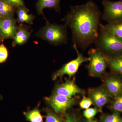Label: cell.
I'll return each instance as SVG.
<instances>
[{"label":"cell","instance_id":"obj_1","mask_svg":"<svg viewBox=\"0 0 122 122\" xmlns=\"http://www.w3.org/2000/svg\"><path fill=\"white\" fill-rule=\"evenodd\" d=\"M101 16L98 7L92 0L70 7L62 20L72 31L73 45L85 50L96 43Z\"/></svg>","mask_w":122,"mask_h":122},{"label":"cell","instance_id":"obj_2","mask_svg":"<svg viewBox=\"0 0 122 122\" xmlns=\"http://www.w3.org/2000/svg\"><path fill=\"white\" fill-rule=\"evenodd\" d=\"M95 44L96 48L109 58L122 56V39L107 33L100 25L98 36Z\"/></svg>","mask_w":122,"mask_h":122},{"label":"cell","instance_id":"obj_3","mask_svg":"<svg viewBox=\"0 0 122 122\" xmlns=\"http://www.w3.org/2000/svg\"><path fill=\"white\" fill-rule=\"evenodd\" d=\"M66 25L51 24L48 21L37 33V37L44 39L54 46L67 43L68 33Z\"/></svg>","mask_w":122,"mask_h":122},{"label":"cell","instance_id":"obj_4","mask_svg":"<svg viewBox=\"0 0 122 122\" xmlns=\"http://www.w3.org/2000/svg\"><path fill=\"white\" fill-rule=\"evenodd\" d=\"M89 64L87 65L90 76L99 77L102 76L108 67V58L97 48H91L88 52Z\"/></svg>","mask_w":122,"mask_h":122},{"label":"cell","instance_id":"obj_5","mask_svg":"<svg viewBox=\"0 0 122 122\" xmlns=\"http://www.w3.org/2000/svg\"><path fill=\"white\" fill-rule=\"evenodd\" d=\"M73 46L77 54V58L66 63L61 69L55 72L52 76L53 80H55L64 75H68L70 77H73L76 74L81 65L84 62L89 61V57L84 56L80 53L76 46L73 45Z\"/></svg>","mask_w":122,"mask_h":122},{"label":"cell","instance_id":"obj_6","mask_svg":"<svg viewBox=\"0 0 122 122\" xmlns=\"http://www.w3.org/2000/svg\"><path fill=\"white\" fill-rule=\"evenodd\" d=\"M46 101L56 113L66 115V111L77 102L76 98L53 94L45 98Z\"/></svg>","mask_w":122,"mask_h":122},{"label":"cell","instance_id":"obj_7","mask_svg":"<svg viewBox=\"0 0 122 122\" xmlns=\"http://www.w3.org/2000/svg\"><path fill=\"white\" fill-rule=\"evenodd\" d=\"M102 3L104 8L102 20L108 23L122 21V0H102Z\"/></svg>","mask_w":122,"mask_h":122},{"label":"cell","instance_id":"obj_8","mask_svg":"<svg viewBox=\"0 0 122 122\" xmlns=\"http://www.w3.org/2000/svg\"><path fill=\"white\" fill-rule=\"evenodd\" d=\"M88 95L92 100L93 105L100 112L102 111L105 105L110 103L112 101V98L103 85L90 89L88 91Z\"/></svg>","mask_w":122,"mask_h":122},{"label":"cell","instance_id":"obj_9","mask_svg":"<svg viewBox=\"0 0 122 122\" xmlns=\"http://www.w3.org/2000/svg\"><path fill=\"white\" fill-rule=\"evenodd\" d=\"M104 86L112 99L122 94V75L111 72L103 80Z\"/></svg>","mask_w":122,"mask_h":122},{"label":"cell","instance_id":"obj_10","mask_svg":"<svg viewBox=\"0 0 122 122\" xmlns=\"http://www.w3.org/2000/svg\"><path fill=\"white\" fill-rule=\"evenodd\" d=\"M85 93L84 91L78 87L73 80L66 79L65 82L55 87L53 94L73 97L76 95H82Z\"/></svg>","mask_w":122,"mask_h":122},{"label":"cell","instance_id":"obj_11","mask_svg":"<svg viewBox=\"0 0 122 122\" xmlns=\"http://www.w3.org/2000/svg\"><path fill=\"white\" fill-rule=\"evenodd\" d=\"M17 26L14 17L0 19V33L3 39H12Z\"/></svg>","mask_w":122,"mask_h":122},{"label":"cell","instance_id":"obj_12","mask_svg":"<svg viewBox=\"0 0 122 122\" xmlns=\"http://www.w3.org/2000/svg\"><path fill=\"white\" fill-rule=\"evenodd\" d=\"M31 33L29 28L27 26L23 24H20V26H17L16 31L12 39V46L21 45L25 44L30 37Z\"/></svg>","mask_w":122,"mask_h":122},{"label":"cell","instance_id":"obj_13","mask_svg":"<svg viewBox=\"0 0 122 122\" xmlns=\"http://www.w3.org/2000/svg\"><path fill=\"white\" fill-rule=\"evenodd\" d=\"M61 0H38L36 4L37 11L39 15H42L45 19L47 20L43 14L45 9H54L56 12L60 13Z\"/></svg>","mask_w":122,"mask_h":122},{"label":"cell","instance_id":"obj_14","mask_svg":"<svg viewBox=\"0 0 122 122\" xmlns=\"http://www.w3.org/2000/svg\"><path fill=\"white\" fill-rule=\"evenodd\" d=\"M16 12L17 15V21L20 24H33L35 16L29 14V10L26 7L19 6L17 7Z\"/></svg>","mask_w":122,"mask_h":122},{"label":"cell","instance_id":"obj_15","mask_svg":"<svg viewBox=\"0 0 122 122\" xmlns=\"http://www.w3.org/2000/svg\"><path fill=\"white\" fill-rule=\"evenodd\" d=\"M100 25L107 33L122 39V21L108 23L106 25L100 24Z\"/></svg>","mask_w":122,"mask_h":122},{"label":"cell","instance_id":"obj_16","mask_svg":"<svg viewBox=\"0 0 122 122\" xmlns=\"http://www.w3.org/2000/svg\"><path fill=\"white\" fill-rule=\"evenodd\" d=\"M16 8L5 0H0V19L14 17Z\"/></svg>","mask_w":122,"mask_h":122},{"label":"cell","instance_id":"obj_17","mask_svg":"<svg viewBox=\"0 0 122 122\" xmlns=\"http://www.w3.org/2000/svg\"><path fill=\"white\" fill-rule=\"evenodd\" d=\"M108 67L111 72L122 75V56L114 58H109Z\"/></svg>","mask_w":122,"mask_h":122},{"label":"cell","instance_id":"obj_18","mask_svg":"<svg viewBox=\"0 0 122 122\" xmlns=\"http://www.w3.org/2000/svg\"><path fill=\"white\" fill-rule=\"evenodd\" d=\"M24 115L26 119L30 122H44L43 117L39 110L34 109L27 112H25Z\"/></svg>","mask_w":122,"mask_h":122},{"label":"cell","instance_id":"obj_19","mask_svg":"<svg viewBox=\"0 0 122 122\" xmlns=\"http://www.w3.org/2000/svg\"><path fill=\"white\" fill-rule=\"evenodd\" d=\"M110 106V108L114 112L122 114V94L113 98Z\"/></svg>","mask_w":122,"mask_h":122},{"label":"cell","instance_id":"obj_20","mask_svg":"<svg viewBox=\"0 0 122 122\" xmlns=\"http://www.w3.org/2000/svg\"><path fill=\"white\" fill-rule=\"evenodd\" d=\"M45 122H65L62 118L50 109L46 110Z\"/></svg>","mask_w":122,"mask_h":122},{"label":"cell","instance_id":"obj_21","mask_svg":"<svg viewBox=\"0 0 122 122\" xmlns=\"http://www.w3.org/2000/svg\"><path fill=\"white\" fill-rule=\"evenodd\" d=\"M102 122H122V118L120 113L114 112L111 114L106 115L103 116Z\"/></svg>","mask_w":122,"mask_h":122},{"label":"cell","instance_id":"obj_22","mask_svg":"<svg viewBox=\"0 0 122 122\" xmlns=\"http://www.w3.org/2000/svg\"><path fill=\"white\" fill-rule=\"evenodd\" d=\"M8 49L4 44H0V63H4L7 61L8 57Z\"/></svg>","mask_w":122,"mask_h":122},{"label":"cell","instance_id":"obj_23","mask_svg":"<svg viewBox=\"0 0 122 122\" xmlns=\"http://www.w3.org/2000/svg\"><path fill=\"white\" fill-rule=\"evenodd\" d=\"M98 112H100L96 107L89 108L83 111V115L86 119H90L93 118Z\"/></svg>","mask_w":122,"mask_h":122},{"label":"cell","instance_id":"obj_24","mask_svg":"<svg viewBox=\"0 0 122 122\" xmlns=\"http://www.w3.org/2000/svg\"><path fill=\"white\" fill-rule=\"evenodd\" d=\"M92 105H93V103L91 98L83 96L79 103V106L81 109H86L89 108Z\"/></svg>","mask_w":122,"mask_h":122},{"label":"cell","instance_id":"obj_25","mask_svg":"<svg viewBox=\"0 0 122 122\" xmlns=\"http://www.w3.org/2000/svg\"><path fill=\"white\" fill-rule=\"evenodd\" d=\"M65 122H81L76 116L70 114H66Z\"/></svg>","mask_w":122,"mask_h":122},{"label":"cell","instance_id":"obj_26","mask_svg":"<svg viewBox=\"0 0 122 122\" xmlns=\"http://www.w3.org/2000/svg\"><path fill=\"white\" fill-rule=\"evenodd\" d=\"M5 0L9 2L16 7H19V6L25 7L23 0Z\"/></svg>","mask_w":122,"mask_h":122},{"label":"cell","instance_id":"obj_27","mask_svg":"<svg viewBox=\"0 0 122 122\" xmlns=\"http://www.w3.org/2000/svg\"><path fill=\"white\" fill-rule=\"evenodd\" d=\"M86 122H98L97 120L92 118L90 119H86Z\"/></svg>","mask_w":122,"mask_h":122},{"label":"cell","instance_id":"obj_28","mask_svg":"<svg viewBox=\"0 0 122 122\" xmlns=\"http://www.w3.org/2000/svg\"><path fill=\"white\" fill-rule=\"evenodd\" d=\"M4 41V40L3 39V38H2L1 34L0 33V44H1Z\"/></svg>","mask_w":122,"mask_h":122},{"label":"cell","instance_id":"obj_29","mask_svg":"<svg viewBox=\"0 0 122 122\" xmlns=\"http://www.w3.org/2000/svg\"><path fill=\"white\" fill-rule=\"evenodd\" d=\"M2 96L0 94V100H1V99H2Z\"/></svg>","mask_w":122,"mask_h":122}]
</instances>
